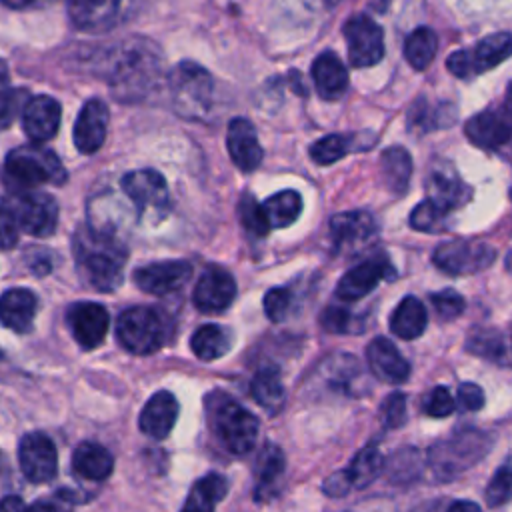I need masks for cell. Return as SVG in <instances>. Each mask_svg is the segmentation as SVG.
Here are the masks:
<instances>
[{"label": "cell", "instance_id": "1", "mask_svg": "<svg viewBox=\"0 0 512 512\" xmlns=\"http://www.w3.org/2000/svg\"><path fill=\"white\" fill-rule=\"evenodd\" d=\"M162 54L146 38H130L118 46L110 60L108 84L116 100L136 102L146 98L160 80Z\"/></svg>", "mask_w": 512, "mask_h": 512}, {"label": "cell", "instance_id": "2", "mask_svg": "<svg viewBox=\"0 0 512 512\" xmlns=\"http://www.w3.org/2000/svg\"><path fill=\"white\" fill-rule=\"evenodd\" d=\"M74 252L78 268L92 288L110 292L122 282L126 250L112 232L82 226L74 236Z\"/></svg>", "mask_w": 512, "mask_h": 512}, {"label": "cell", "instance_id": "3", "mask_svg": "<svg viewBox=\"0 0 512 512\" xmlns=\"http://www.w3.org/2000/svg\"><path fill=\"white\" fill-rule=\"evenodd\" d=\"M4 178L14 192L34 190L40 184H62L66 170L58 156L40 144L18 146L4 160Z\"/></svg>", "mask_w": 512, "mask_h": 512}, {"label": "cell", "instance_id": "4", "mask_svg": "<svg viewBox=\"0 0 512 512\" xmlns=\"http://www.w3.org/2000/svg\"><path fill=\"white\" fill-rule=\"evenodd\" d=\"M208 418L214 434L226 450L246 454L258 438V420L252 412L224 394H212L208 402Z\"/></svg>", "mask_w": 512, "mask_h": 512}, {"label": "cell", "instance_id": "5", "mask_svg": "<svg viewBox=\"0 0 512 512\" xmlns=\"http://www.w3.org/2000/svg\"><path fill=\"white\" fill-rule=\"evenodd\" d=\"M174 110L190 120L204 116L212 102V76L196 62H180L168 76Z\"/></svg>", "mask_w": 512, "mask_h": 512}, {"label": "cell", "instance_id": "6", "mask_svg": "<svg viewBox=\"0 0 512 512\" xmlns=\"http://www.w3.org/2000/svg\"><path fill=\"white\" fill-rule=\"evenodd\" d=\"M116 336L128 352L152 354L164 344L168 336L166 318L150 306L128 308L118 318Z\"/></svg>", "mask_w": 512, "mask_h": 512}, {"label": "cell", "instance_id": "7", "mask_svg": "<svg viewBox=\"0 0 512 512\" xmlns=\"http://www.w3.org/2000/svg\"><path fill=\"white\" fill-rule=\"evenodd\" d=\"M490 448V438L480 430H462L430 448V464L442 478L472 466Z\"/></svg>", "mask_w": 512, "mask_h": 512}, {"label": "cell", "instance_id": "8", "mask_svg": "<svg viewBox=\"0 0 512 512\" xmlns=\"http://www.w3.org/2000/svg\"><path fill=\"white\" fill-rule=\"evenodd\" d=\"M512 56V34L496 32L482 38L470 50H456L448 56L446 68L464 80H470L478 74H484Z\"/></svg>", "mask_w": 512, "mask_h": 512}, {"label": "cell", "instance_id": "9", "mask_svg": "<svg viewBox=\"0 0 512 512\" xmlns=\"http://www.w3.org/2000/svg\"><path fill=\"white\" fill-rule=\"evenodd\" d=\"M464 132L474 146L484 150H496L508 144L512 140V84L496 106L472 116Z\"/></svg>", "mask_w": 512, "mask_h": 512}, {"label": "cell", "instance_id": "10", "mask_svg": "<svg viewBox=\"0 0 512 512\" xmlns=\"http://www.w3.org/2000/svg\"><path fill=\"white\" fill-rule=\"evenodd\" d=\"M432 260L438 270L452 276H462L488 268L496 260V250L486 242L450 240L434 250Z\"/></svg>", "mask_w": 512, "mask_h": 512}, {"label": "cell", "instance_id": "11", "mask_svg": "<svg viewBox=\"0 0 512 512\" xmlns=\"http://www.w3.org/2000/svg\"><path fill=\"white\" fill-rule=\"evenodd\" d=\"M348 60L354 68L374 66L384 56V32L366 14H356L344 24Z\"/></svg>", "mask_w": 512, "mask_h": 512}, {"label": "cell", "instance_id": "12", "mask_svg": "<svg viewBox=\"0 0 512 512\" xmlns=\"http://www.w3.org/2000/svg\"><path fill=\"white\" fill-rule=\"evenodd\" d=\"M18 224L26 234L32 236H50L56 230L58 224V204L56 200L38 190H22L14 192V198L10 200Z\"/></svg>", "mask_w": 512, "mask_h": 512}, {"label": "cell", "instance_id": "13", "mask_svg": "<svg viewBox=\"0 0 512 512\" xmlns=\"http://www.w3.org/2000/svg\"><path fill=\"white\" fill-rule=\"evenodd\" d=\"M122 190L134 202L142 216H164L170 204L166 180L160 172L144 168L128 172L122 178Z\"/></svg>", "mask_w": 512, "mask_h": 512}, {"label": "cell", "instance_id": "14", "mask_svg": "<svg viewBox=\"0 0 512 512\" xmlns=\"http://www.w3.org/2000/svg\"><path fill=\"white\" fill-rule=\"evenodd\" d=\"M18 462L24 476L34 484L50 482L58 470L56 446L44 432H28L18 446Z\"/></svg>", "mask_w": 512, "mask_h": 512}, {"label": "cell", "instance_id": "15", "mask_svg": "<svg viewBox=\"0 0 512 512\" xmlns=\"http://www.w3.org/2000/svg\"><path fill=\"white\" fill-rule=\"evenodd\" d=\"M236 296V282L232 274L220 266H208L194 286V306L202 312H222Z\"/></svg>", "mask_w": 512, "mask_h": 512}, {"label": "cell", "instance_id": "16", "mask_svg": "<svg viewBox=\"0 0 512 512\" xmlns=\"http://www.w3.org/2000/svg\"><path fill=\"white\" fill-rule=\"evenodd\" d=\"M192 274V266L186 260H162L146 264L134 272V282L148 294H170L186 284Z\"/></svg>", "mask_w": 512, "mask_h": 512}, {"label": "cell", "instance_id": "17", "mask_svg": "<svg viewBox=\"0 0 512 512\" xmlns=\"http://www.w3.org/2000/svg\"><path fill=\"white\" fill-rule=\"evenodd\" d=\"M68 324L74 340L84 350H90L104 340L110 316L108 310L98 302H76L68 310Z\"/></svg>", "mask_w": 512, "mask_h": 512}, {"label": "cell", "instance_id": "18", "mask_svg": "<svg viewBox=\"0 0 512 512\" xmlns=\"http://www.w3.org/2000/svg\"><path fill=\"white\" fill-rule=\"evenodd\" d=\"M60 126V104L52 96L40 94L26 100L22 108V128L26 136L36 142H48L54 138Z\"/></svg>", "mask_w": 512, "mask_h": 512}, {"label": "cell", "instance_id": "19", "mask_svg": "<svg viewBox=\"0 0 512 512\" xmlns=\"http://www.w3.org/2000/svg\"><path fill=\"white\" fill-rule=\"evenodd\" d=\"M108 108L100 98L88 100L74 124V144L82 154H94L106 140L108 132Z\"/></svg>", "mask_w": 512, "mask_h": 512}, {"label": "cell", "instance_id": "20", "mask_svg": "<svg viewBox=\"0 0 512 512\" xmlns=\"http://www.w3.org/2000/svg\"><path fill=\"white\" fill-rule=\"evenodd\" d=\"M394 270L386 260H368L350 268L336 286V296L344 302H356L368 296L382 278H392Z\"/></svg>", "mask_w": 512, "mask_h": 512}, {"label": "cell", "instance_id": "21", "mask_svg": "<svg viewBox=\"0 0 512 512\" xmlns=\"http://www.w3.org/2000/svg\"><path fill=\"white\" fill-rule=\"evenodd\" d=\"M366 360L372 376L386 384H400L410 376V364L398 348L384 336H376L366 348Z\"/></svg>", "mask_w": 512, "mask_h": 512}, {"label": "cell", "instance_id": "22", "mask_svg": "<svg viewBox=\"0 0 512 512\" xmlns=\"http://www.w3.org/2000/svg\"><path fill=\"white\" fill-rule=\"evenodd\" d=\"M226 146L232 162L236 168L242 172H252L260 166L262 162V146L258 142L256 130L252 122L246 118H234L228 124V134H226Z\"/></svg>", "mask_w": 512, "mask_h": 512}, {"label": "cell", "instance_id": "23", "mask_svg": "<svg viewBox=\"0 0 512 512\" xmlns=\"http://www.w3.org/2000/svg\"><path fill=\"white\" fill-rule=\"evenodd\" d=\"M176 418H178L176 398L168 390H160L144 404L138 424L146 436L154 440H162L172 432Z\"/></svg>", "mask_w": 512, "mask_h": 512}, {"label": "cell", "instance_id": "24", "mask_svg": "<svg viewBox=\"0 0 512 512\" xmlns=\"http://www.w3.org/2000/svg\"><path fill=\"white\" fill-rule=\"evenodd\" d=\"M122 0H66L72 24L86 32L108 30L118 16Z\"/></svg>", "mask_w": 512, "mask_h": 512}, {"label": "cell", "instance_id": "25", "mask_svg": "<svg viewBox=\"0 0 512 512\" xmlns=\"http://www.w3.org/2000/svg\"><path fill=\"white\" fill-rule=\"evenodd\" d=\"M38 300L32 290L12 288L0 296V322L14 332H28L36 316Z\"/></svg>", "mask_w": 512, "mask_h": 512}, {"label": "cell", "instance_id": "26", "mask_svg": "<svg viewBox=\"0 0 512 512\" xmlns=\"http://www.w3.org/2000/svg\"><path fill=\"white\" fill-rule=\"evenodd\" d=\"M312 80L324 100L340 98L348 88V70L334 52H322L312 62Z\"/></svg>", "mask_w": 512, "mask_h": 512}, {"label": "cell", "instance_id": "27", "mask_svg": "<svg viewBox=\"0 0 512 512\" xmlns=\"http://www.w3.org/2000/svg\"><path fill=\"white\" fill-rule=\"evenodd\" d=\"M376 232L374 218L364 210L340 212L330 220V236L338 248L356 246Z\"/></svg>", "mask_w": 512, "mask_h": 512}, {"label": "cell", "instance_id": "28", "mask_svg": "<svg viewBox=\"0 0 512 512\" xmlns=\"http://www.w3.org/2000/svg\"><path fill=\"white\" fill-rule=\"evenodd\" d=\"M72 468L82 478L98 482L110 476L114 468V458L104 446L96 442H82L72 454Z\"/></svg>", "mask_w": 512, "mask_h": 512}, {"label": "cell", "instance_id": "29", "mask_svg": "<svg viewBox=\"0 0 512 512\" xmlns=\"http://www.w3.org/2000/svg\"><path fill=\"white\" fill-rule=\"evenodd\" d=\"M428 324V314L424 304L416 296H406L394 308L390 316V330L402 340L418 338Z\"/></svg>", "mask_w": 512, "mask_h": 512}, {"label": "cell", "instance_id": "30", "mask_svg": "<svg viewBox=\"0 0 512 512\" xmlns=\"http://www.w3.org/2000/svg\"><path fill=\"white\" fill-rule=\"evenodd\" d=\"M428 198L444 210H454L464 204V182L450 168H434L426 180Z\"/></svg>", "mask_w": 512, "mask_h": 512}, {"label": "cell", "instance_id": "31", "mask_svg": "<svg viewBox=\"0 0 512 512\" xmlns=\"http://www.w3.org/2000/svg\"><path fill=\"white\" fill-rule=\"evenodd\" d=\"M228 492V482L222 474H208L200 478L190 490L182 512H214V504L220 502Z\"/></svg>", "mask_w": 512, "mask_h": 512}, {"label": "cell", "instance_id": "32", "mask_svg": "<svg viewBox=\"0 0 512 512\" xmlns=\"http://www.w3.org/2000/svg\"><path fill=\"white\" fill-rule=\"evenodd\" d=\"M232 346L230 332L220 324H204L194 330L190 338V348L200 360H216L224 356Z\"/></svg>", "mask_w": 512, "mask_h": 512}, {"label": "cell", "instance_id": "33", "mask_svg": "<svg viewBox=\"0 0 512 512\" xmlns=\"http://www.w3.org/2000/svg\"><path fill=\"white\" fill-rule=\"evenodd\" d=\"M380 166L386 186L394 194H404L412 174V158L402 146H390L380 156Z\"/></svg>", "mask_w": 512, "mask_h": 512}, {"label": "cell", "instance_id": "34", "mask_svg": "<svg viewBox=\"0 0 512 512\" xmlns=\"http://www.w3.org/2000/svg\"><path fill=\"white\" fill-rule=\"evenodd\" d=\"M284 472V454L278 446L266 444L256 460V498L266 500Z\"/></svg>", "mask_w": 512, "mask_h": 512}, {"label": "cell", "instance_id": "35", "mask_svg": "<svg viewBox=\"0 0 512 512\" xmlns=\"http://www.w3.org/2000/svg\"><path fill=\"white\" fill-rule=\"evenodd\" d=\"M382 454L380 450L370 444L364 446L348 464V468L344 470V476L350 484V488H364L368 484H372L376 480V476L382 472Z\"/></svg>", "mask_w": 512, "mask_h": 512}, {"label": "cell", "instance_id": "36", "mask_svg": "<svg viewBox=\"0 0 512 512\" xmlns=\"http://www.w3.org/2000/svg\"><path fill=\"white\" fill-rule=\"evenodd\" d=\"M438 50L436 32L428 26H420L412 30L404 42V56L408 64L416 70H426L428 64L434 60Z\"/></svg>", "mask_w": 512, "mask_h": 512}, {"label": "cell", "instance_id": "37", "mask_svg": "<svg viewBox=\"0 0 512 512\" xmlns=\"http://www.w3.org/2000/svg\"><path fill=\"white\" fill-rule=\"evenodd\" d=\"M262 208H264L270 228H286L300 216L302 198L296 190H282V192L270 196L262 204Z\"/></svg>", "mask_w": 512, "mask_h": 512}, {"label": "cell", "instance_id": "38", "mask_svg": "<svg viewBox=\"0 0 512 512\" xmlns=\"http://www.w3.org/2000/svg\"><path fill=\"white\" fill-rule=\"evenodd\" d=\"M250 390H252V398L260 406L268 408L270 412H276L284 402V386H282L280 374L274 366L260 368L256 372V376L252 378Z\"/></svg>", "mask_w": 512, "mask_h": 512}, {"label": "cell", "instance_id": "39", "mask_svg": "<svg viewBox=\"0 0 512 512\" xmlns=\"http://www.w3.org/2000/svg\"><path fill=\"white\" fill-rule=\"evenodd\" d=\"M350 146H352L350 136L328 134L310 146V158L320 166H328L340 160L342 156H346L350 152Z\"/></svg>", "mask_w": 512, "mask_h": 512}, {"label": "cell", "instance_id": "40", "mask_svg": "<svg viewBox=\"0 0 512 512\" xmlns=\"http://www.w3.org/2000/svg\"><path fill=\"white\" fill-rule=\"evenodd\" d=\"M448 210H444L442 206H438L436 202H432L430 198H426L424 202H420L412 214H410V226L414 230L420 232H438L444 228V220H446Z\"/></svg>", "mask_w": 512, "mask_h": 512}, {"label": "cell", "instance_id": "41", "mask_svg": "<svg viewBox=\"0 0 512 512\" xmlns=\"http://www.w3.org/2000/svg\"><path fill=\"white\" fill-rule=\"evenodd\" d=\"M238 214H240L242 226H244L252 236H266V234H268V230H270L268 218H266V214H264L262 204H258V202L254 200V196H250V194H244V196H242L240 206H238Z\"/></svg>", "mask_w": 512, "mask_h": 512}, {"label": "cell", "instance_id": "42", "mask_svg": "<svg viewBox=\"0 0 512 512\" xmlns=\"http://www.w3.org/2000/svg\"><path fill=\"white\" fill-rule=\"evenodd\" d=\"M508 500H512V466H502L486 486V502L490 506H502Z\"/></svg>", "mask_w": 512, "mask_h": 512}, {"label": "cell", "instance_id": "43", "mask_svg": "<svg viewBox=\"0 0 512 512\" xmlns=\"http://www.w3.org/2000/svg\"><path fill=\"white\" fill-rule=\"evenodd\" d=\"M466 348L472 354L490 358V360H498L504 354V340L498 332H486V330H478L466 344Z\"/></svg>", "mask_w": 512, "mask_h": 512}, {"label": "cell", "instance_id": "44", "mask_svg": "<svg viewBox=\"0 0 512 512\" xmlns=\"http://www.w3.org/2000/svg\"><path fill=\"white\" fill-rule=\"evenodd\" d=\"M20 224L10 200L0 198V250H10L18 242Z\"/></svg>", "mask_w": 512, "mask_h": 512}, {"label": "cell", "instance_id": "45", "mask_svg": "<svg viewBox=\"0 0 512 512\" xmlns=\"http://www.w3.org/2000/svg\"><path fill=\"white\" fill-rule=\"evenodd\" d=\"M422 408L428 416L432 418H446L454 412L456 408V402L454 398L450 396V390L446 386H434L426 396H424V402H422Z\"/></svg>", "mask_w": 512, "mask_h": 512}, {"label": "cell", "instance_id": "46", "mask_svg": "<svg viewBox=\"0 0 512 512\" xmlns=\"http://www.w3.org/2000/svg\"><path fill=\"white\" fill-rule=\"evenodd\" d=\"M430 302H432L436 314H438L440 318H444V320H452V318L460 316L462 310H464V306H466L464 298H462L456 290H450V288L440 290V292H434V294L430 296Z\"/></svg>", "mask_w": 512, "mask_h": 512}, {"label": "cell", "instance_id": "47", "mask_svg": "<svg viewBox=\"0 0 512 512\" xmlns=\"http://www.w3.org/2000/svg\"><path fill=\"white\" fill-rule=\"evenodd\" d=\"M290 302H292V294L288 288H272L264 294V312L272 322H280L288 310H290Z\"/></svg>", "mask_w": 512, "mask_h": 512}, {"label": "cell", "instance_id": "48", "mask_svg": "<svg viewBox=\"0 0 512 512\" xmlns=\"http://www.w3.org/2000/svg\"><path fill=\"white\" fill-rule=\"evenodd\" d=\"M22 90H12L6 84H0V130L12 124L18 110L24 108Z\"/></svg>", "mask_w": 512, "mask_h": 512}, {"label": "cell", "instance_id": "49", "mask_svg": "<svg viewBox=\"0 0 512 512\" xmlns=\"http://www.w3.org/2000/svg\"><path fill=\"white\" fill-rule=\"evenodd\" d=\"M380 416L384 426L398 428L406 422V396L402 392H392L380 408Z\"/></svg>", "mask_w": 512, "mask_h": 512}, {"label": "cell", "instance_id": "50", "mask_svg": "<svg viewBox=\"0 0 512 512\" xmlns=\"http://www.w3.org/2000/svg\"><path fill=\"white\" fill-rule=\"evenodd\" d=\"M456 402L460 408L464 410H480L484 406V392L480 386L472 384V382H464L458 386V394H456Z\"/></svg>", "mask_w": 512, "mask_h": 512}, {"label": "cell", "instance_id": "51", "mask_svg": "<svg viewBox=\"0 0 512 512\" xmlns=\"http://www.w3.org/2000/svg\"><path fill=\"white\" fill-rule=\"evenodd\" d=\"M322 324L330 332H346L350 326V314L344 308H326L322 314Z\"/></svg>", "mask_w": 512, "mask_h": 512}, {"label": "cell", "instance_id": "52", "mask_svg": "<svg viewBox=\"0 0 512 512\" xmlns=\"http://www.w3.org/2000/svg\"><path fill=\"white\" fill-rule=\"evenodd\" d=\"M348 490H350V484H348V480H346V476H344V470L332 474V476L324 482V492L330 494V496H344Z\"/></svg>", "mask_w": 512, "mask_h": 512}, {"label": "cell", "instance_id": "53", "mask_svg": "<svg viewBox=\"0 0 512 512\" xmlns=\"http://www.w3.org/2000/svg\"><path fill=\"white\" fill-rule=\"evenodd\" d=\"M0 512H30L18 496H6L0 500Z\"/></svg>", "mask_w": 512, "mask_h": 512}, {"label": "cell", "instance_id": "54", "mask_svg": "<svg viewBox=\"0 0 512 512\" xmlns=\"http://www.w3.org/2000/svg\"><path fill=\"white\" fill-rule=\"evenodd\" d=\"M446 512H482L478 504L470 502V500H456L454 504H450V508Z\"/></svg>", "mask_w": 512, "mask_h": 512}, {"label": "cell", "instance_id": "55", "mask_svg": "<svg viewBox=\"0 0 512 512\" xmlns=\"http://www.w3.org/2000/svg\"><path fill=\"white\" fill-rule=\"evenodd\" d=\"M30 512H66V510H64L60 504L42 500V502H36V504L30 508Z\"/></svg>", "mask_w": 512, "mask_h": 512}, {"label": "cell", "instance_id": "56", "mask_svg": "<svg viewBox=\"0 0 512 512\" xmlns=\"http://www.w3.org/2000/svg\"><path fill=\"white\" fill-rule=\"evenodd\" d=\"M0 2L6 4V6H10V8H24V6L32 4L34 0H0Z\"/></svg>", "mask_w": 512, "mask_h": 512}, {"label": "cell", "instance_id": "57", "mask_svg": "<svg viewBox=\"0 0 512 512\" xmlns=\"http://www.w3.org/2000/svg\"><path fill=\"white\" fill-rule=\"evenodd\" d=\"M0 84H8V66L2 58H0Z\"/></svg>", "mask_w": 512, "mask_h": 512}]
</instances>
